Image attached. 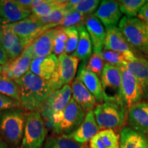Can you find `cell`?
Returning <instances> with one entry per match:
<instances>
[{
  "instance_id": "2e32d148",
  "label": "cell",
  "mask_w": 148,
  "mask_h": 148,
  "mask_svg": "<svg viewBox=\"0 0 148 148\" xmlns=\"http://www.w3.org/2000/svg\"><path fill=\"white\" fill-rule=\"evenodd\" d=\"M103 49L126 54L134 53V48L130 45L120 29L116 26L106 27Z\"/></svg>"
},
{
  "instance_id": "f6af8a7d",
  "label": "cell",
  "mask_w": 148,
  "mask_h": 148,
  "mask_svg": "<svg viewBox=\"0 0 148 148\" xmlns=\"http://www.w3.org/2000/svg\"><path fill=\"white\" fill-rule=\"evenodd\" d=\"M147 27H148V24L147 23Z\"/></svg>"
},
{
  "instance_id": "60d3db41",
  "label": "cell",
  "mask_w": 148,
  "mask_h": 148,
  "mask_svg": "<svg viewBox=\"0 0 148 148\" xmlns=\"http://www.w3.org/2000/svg\"><path fill=\"white\" fill-rule=\"evenodd\" d=\"M16 1L25 10L32 12L33 0H16Z\"/></svg>"
},
{
  "instance_id": "4316f807",
  "label": "cell",
  "mask_w": 148,
  "mask_h": 148,
  "mask_svg": "<svg viewBox=\"0 0 148 148\" xmlns=\"http://www.w3.org/2000/svg\"><path fill=\"white\" fill-rule=\"evenodd\" d=\"M77 28L79 32L78 44L76 50L72 55L84 62L88 60L92 54V44L85 25H79L77 26Z\"/></svg>"
},
{
  "instance_id": "4fadbf2b",
  "label": "cell",
  "mask_w": 148,
  "mask_h": 148,
  "mask_svg": "<svg viewBox=\"0 0 148 148\" xmlns=\"http://www.w3.org/2000/svg\"><path fill=\"white\" fill-rule=\"evenodd\" d=\"M99 127L96 121L94 111L92 110L86 112L82 123L75 131L62 136L79 143L84 144L90 141L99 132Z\"/></svg>"
},
{
  "instance_id": "f1b7e54d",
  "label": "cell",
  "mask_w": 148,
  "mask_h": 148,
  "mask_svg": "<svg viewBox=\"0 0 148 148\" xmlns=\"http://www.w3.org/2000/svg\"><path fill=\"white\" fill-rule=\"evenodd\" d=\"M99 54L104 62H107V64L116 66H125L129 62H136L138 58L135 56L134 53L126 54V53L105 50V49L101 51Z\"/></svg>"
},
{
  "instance_id": "7a4b0ae2",
  "label": "cell",
  "mask_w": 148,
  "mask_h": 148,
  "mask_svg": "<svg viewBox=\"0 0 148 148\" xmlns=\"http://www.w3.org/2000/svg\"><path fill=\"white\" fill-rule=\"evenodd\" d=\"M26 116L18 108L3 111L0 116V133L5 141L18 146L23 139Z\"/></svg>"
},
{
  "instance_id": "5bb4252c",
  "label": "cell",
  "mask_w": 148,
  "mask_h": 148,
  "mask_svg": "<svg viewBox=\"0 0 148 148\" xmlns=\"http://www.w3.org/2000/svg\"><path fill=\"white\" fill-rule=\"evenodd\" d=\"M0 44L7 53L8 61L17 58L27 48L6 25H0Z\"/></svg>"
},
{
  "instance_id": "1f68e13d",
  "label": "cell",
  "mask_w": 148,
  "mask_h": 148,
  "mask_svg": "<svg viewBox=\"0 0 148 148\" xmlns=\"http://www.w3.org/2000/svg\"><path fill=\"white\" fill-rule=\"evenodd\" d=\"M43 148H84V144L60 136L48 138Z\"/></svg>"
},
{
  "instance_id": "603a6c76",
  "label": "cell",
  "mask_w": 148,
  "mask_h": 148,
  "mask_svg": "<svg viewBox=\"0 0 148 148\" xmlns=\"http://www.w3.org/2000/svg\"><path fill=\"white\" fill-rule=\"evenodd\" d=\"M120 148H148V137L130 127L121 130L119 136Z\"/></svg>"
},
{
  "instance_id": "484cf974",
  "label": "cell",
  "mask_w": 148,
  "mask_h": 148,
  "mask_svg": "<svg viewBox=\"0 0 148 148\" xmlns=\"http://www.w3.org/2000/svg\"><path fill=\"white\" fill-rule=\"evenodd\" d=\"M125 66L138 79L143 90V99H148V60L138 58L136 62H129Z\"/></svg>"
},
{
  "instance_id": "83f0119b",
  "label": "cell",
  "mask_w": 148,
  "mask_h": 148,
  "mask_svg": "<svg viewBox=\"0 0 148 148\" xmlns=\"http://www.w3.org/2000/svg\"><path fill=\"white\" fill-rule=\"evenodd\" d=\"M90 148H119V136L113 130H103L90 140Z\"/></svg>"
},
{
  "instance_id": "ba28073f",
  "label": "cell",
  "mask_w": 148,
  "mask_h": 148,
  "mask_svg": "<svg viewBox=\"0 0 148 148\" xmlns=\"http://www.w3.org/2000/svg\"><path fill=\"white\" fill-rule=\"evenodd\" d=\"M100 80L102 86L103 101H115L122 103L121 71L119 66L105 64Z\"/></svg>"
},
{
  "instance_id": "e575fe53",
  "label": "cell",
  "mask_w": 148,
  "mask_h": 148,
  "mask_svg": "<svg viewBox=\"0 0 148 148\" xmlns=\"http://www.w3.org/2000/svg\"><path fill=\"white\" fill-rule=\"evenodd\" d=\"M86 17L87 16L84 14L79 13L75 11L71 10L58 23V26L63 27L79 26L84 23Z\"/></svg>"
},
{
  "instance_id": "d6a6232c",
  "label": "cell",
  "mask_w": 148,
  "mask_h": 148,
  "mask_svg": "<svg viewBox=\"0 0 148 148\" xmlns=\"http://www.w3.org/2000/svg\"><path fill=\"white\" fill-rule=\"evenodd\" d=\"M66 34V47L64 53L72 55L76 50L79 40V32L76 26L64 27Z\"/></svg>"
},
{
  "instance_id": "74e56055",
  "label": "cell",
  "mask_w": 148,
  "mask_h": 148,
  "mask_svg": "<svg viewBox=\"0 0 148 148\" xmlns=\"http://www.w3.org/2000/svg\"><path fill=\"white\" fill-rule=\"evenodd\" d=\"M70 11H71V9L66 8L62 9V10L56 11V12H53L52 14H49L48 16L38 18H39L40 21L42 22L43 23L47 24V25L53 24V25H56L57 26H58V23L63 19L64 16L69 13Z\"/></svg>"
},
{
  "instance_id": "3957f363",
  "label": "cell",
  "mask_w": 148,
  "mask_h": 148,
  "mask_svg": "<svg viewBox=\"0 0 148 148\" xmlns=\"http://www.w3.org/2000/svg\"><path fill=\"white\" fill-rule=\"evenodd\" d=\"M85 112L73 98L63 111L52 116L49 125L57 134L68 135L75 131L85 117Z\"/></svg>"
},
{
  "instance_id": "d4e9b609",
  "label": "cell",
  "mask_w": 148,
  "mask_h": 148,
  "mask_svg": "<svg viewBox=\"0 0 148 148\" xmlns=\"http://www.w3.org/2000/svg\"><path fill=\"white\" fill-rule=\"evenodd\" d=\"M81 69L77 77L95 97L98 104L103 103L102 86L99 77L95 73L85 70L84 67Z\"/></svg>"
},
{
  "instance_id": "5b68a950",
  "label": "cell",
  "mask_w": 148,
  "mask_h": 148,
  "mask_svg": "<svg viewBox=\"0 0 148 148\" xmlns=\"http://www.w3.org/2000/svg\"><path fill=\"white\" fill-rule=\"evenodd\" d=\"M99 129L113 130L123 125L127 110L123 104L115 101H104L93 109Z\"/></svg>"
},
{
  "instance_id": "d6986e66",
  "label": "cell",
  "mask_w": 148,
  "mask_h": 148,
  "mask_svg": "<svg viewBox=\"0 0 148 148\" xmlns=\"http://www.w3.org/2000/svg\"><path fill=\"white\" fill-rule=\"evenodd\" d=\"M94 15L106 27L116 26L122 13L117 1L103 0L101 1Z\"/></svg>"
},
{
  "instance_id": "cb8c5ba5",
  "label": "cell",
  "mask_w": 148,
  "mask_h": 148,
  "mask_svg": "<svg viewBox=\"0 0 148 148\" xmlns=\"http://www.w3.org/2000/svg\"><path fill=\"white\" fill-rule=\"evenodd\" d=\"M69 1L64 0H33L32 14L36 17H43L56 11L67 8Z\"/></svg>"
},
{
  "instance_id": "8d00e7d4",
  "label": "cell",
  "mask_w": 148,
  "mask_h": 148,
  "mask_svg": "<svg viewBox=\"0 0 148 148\" xmlns=\"http://www.w3.org/2000/svg\"><path fill=\"white\" fill-rule=\"evenodd\" d=\"M66 34L63 27H57L53 44V53L60 56L64 53L66 47Z\"/></svg>"
},
{
  "instance_id": "7402d4cb",
  "label": "cell",
  "mask_w": 148,
  "mask_h": 148,
  "mask_svg": "<svg viewBox=\"0 0 148 148\" xmlns=\"http://www.w3.org/2000/svg\"><path fill=\"white\" fill-rule=\"evenodd\" d=\"M57 27L48 29L33 41L29 47L32 50L34 58L47 56L53 52V39Z\"/></svg>"
},
{
  "instance_id": "ee69618b",
  "label": "cell",
  "mask_w": 148,
  "mask_h": 148,
  "mask_svg": "<svg viewBox=\"0 0 148 148\" xmlns=\"http://www.w3.org/2000/svg\"><path fill=\"white\" fill-rule=\"evenodd\" d=\"M2 71H3V66H0V75L2 74Z\"/></svg>"
},
{
  "instance_id": "b9f144b4",
  "label": "cell",
  "mask_w": 148,
  "mask_h": 148,
  "mask_svg": "<svg viewBox=\"0 0 148 148\" xmlns=\"http://www.w3.org/2000/svg\"><path fill=\"white\" fill-rule=\"evenodd\" d=\"M8 62V58L5 49L0 44V66L5 65Z\"/></svg>"
},
{
  "instance_id": "e0dca14e",
  "label": "cell",
  "mask_w": 148,
  "mask_h": 148,
  "mask_svg": "<svg viewBox=\"0 0 148 148\" xmlns=\"http://www.w3.org/2000/svg\"><path fill=\"white\" fill-rule=\"evenodd\" d=\"M127 123L134 130L148 134V101H140L127 110Z\"/></svg>"
},
{
  "instance_id": "f35d334b",
  "label": "cell",
  "mask_w": 148,
  "mask_h": 148,
  "mask_svg": "<svg viewBox=\"0 0 148 148\" xmlns=\"http://www.w3.org/2000/svg\"><path fill=\"white\" fill-rule=\"evenodd\" d=\"M21 106V103L12 98L0 93V112L11 109L18 108Z\"/></svg>"
},
{
  "instance_id": "8992f818",
  "label": "cell",
  "mask_w": 148,
  "mask_h": 148,
  "mask_svg": "<svg viewBox=\"0 0 148 148\" xmlns=\"http://www.w3.org/2000/svg\"><path fill=\"white\" fill-rule=\"evenodd\" d=\"M12 32L17 35L20 40L27 47L40 35L48 29L54 28L57 26L53 24L43 23L36 16L31 14L22 21L6 25Z\"/></svg>"
},
{
  "instance_id": "9c48e42d",
  "label": "cell",
  "mask_w": 148,
  "mask_h": 148,
  "mask_svg": "<svg viewBox=\"0 0 148 148\" xmlns=\"http://www.w3.org/2000/svg\"><path fill=\"white\" fill-rule=\"evenodd\" d=\"M57 71L49 81L52 91L60 89L65 85H70L75 79L79 60L73 55L62 53L59 56Z\"/></svg>"
},
{
  "instance_id": "836d02e7",
  "label": "cell",
  "mask_w": 148,
  "mask_h": 148,
  "mask_svg": "<svg viewBox=\"0 0 148 148\" xmlns=\"http://www.w3.org/2000/svg\"><path fill=\"white\" fill-rule=\"evenodd\" d=\"M100 1L98 0H79L78 3L70 8V9L71 10L75 11L88 16L91 15L97 10Z\"/></svg>"
},
{
  "instance_id": "ac0fdd59",
  "label": "cell",
  "mask_w": 148,
  "mask_h": 148,
  "mask_svg": "<svg viewBox=\"0 0 148 148\" xmlns=\"http://www.w3.org/2000/svg\"><path fill=\"white\" fill-rule=\"evenodd\" d=\"M58 58L54 53L33 59L29 71L42 79L49 81L57 71Z\"/></svg>"
},
{
  "instance_id": "277c9868",
  "label": "cell",
  "mask_w": 148,
  "mask_h": 148,
  "mask_svg": "<svg viewBox=\"0 0 148 148\" xmlns=\"http://www.w3.org/2000/svg\"><path fill=\"white\" fill-rule=\"evenodd\" d=\"M119 28L128 43L133 48L148 55V27L138 18L122 17Z\"/></svg>"
},
{
  "instance_id": "30bf717a",
  "label": "cell",
  "mask_w": 148,
  "mask_h": 148,
  "mask_svg": "<svg viewBox=\"0 0 148 148\" xmlns=\"http://www.w3.org/2000/svg\"><path fill=\"white\" fill-rule=\"evenodd\" d=\"M121 71V100L127 110L143 99V90L134 75L125 66H119Z\"/></svg>"
},
{
  "instance_id": "7bdbcfd3",
  "label": "cell",
  "mask_w": 148,
  "mask_h": 148,
  "mask_svg": "<svg viewBox=\"0 0 148 148\" xmlns=\"http://www.w3.org/2000/svg\"><path fill=\"white\" fill-rule=\"evenodd\" d=\"M0 148H8L6 142L3 140L1 137H0Z\"/></svg>"
},
{
  "instance_id": "ab89813d",
  "label": "cell",
  "mask_w": 148,
  "mask_h": 148,
  "mask_svg": "<svg viewBox=\"0 0 148 148\" xmlns=\"http://www.w3.org/2000/svg\"><path fill=\"white\" fill-rule=\"evenodd\" d=\"M137 18L148 24V1L140 10L137 15Z\"/></svg>"
},
{
  "instance_id": "f546056e",
  "label": "cell",
  "mask_w": 148,
  "mask_h": 148,
  "mask_svg": "<svg viewBox=\"0 0 148 148\" xmlns=\"http://www.w3.org/2000/svg\"><path fill=\"white\" fill-rule=\"evenodd\" d=\"M0 93L20 103L19 88L15 80L3 74L0 75Z\"/></svg>"
},
{
  "instance_id": "9a60e30c",
  "label": "cell",
  "mask_w": 148,
  "mask_h": 148,
  "mask_svg": "<svg viewBox=\"0 0 148 148\" xmlns=\"http://www.w3.org/2000/svg\"><path fill=\"white\" fill-rule=\"evenodd\" d=\"M32 14L25 10L16 0H0V24L8 25L22 21Z\"/></svg>"
},
{
  "instance_id": "44dd1931",
  "label": "cell",
  "mask_w": 148,
  "mask_h": 148,
  "mask_svg": "<svg viewBox=\"0 0 148 148\" xmlns=\"http://www.w3.org/2000/svg\"><path fill=\"white\" fill-rule=\"evenodd\" d=\"M72 98L85 112L93 110L97 105L95 97L84 84L76 77L71 84Z\"/></svg>"
},
{
  "instance_id": "6da1fadb",
  "label": "cell",
  "mask_w": 148,
  "mask_h": 148,
  "mask_svg": "<svg viewBox=\"0 0 148 148\" xmlns=\"http://www.w3.org/2000/svg\"><path fill=\"white\" fill-rule=\"evenodd\" d=\"M15 82L19 88L21 106L30 112L39 110L52 92L49 81L37 76L30 71Z\"/></svg>"
},
{
  "instance_id": "ffe728a7",
  "label": "cell",
  "mask_w": 148,
  "mask_h": 148,
  "mask_svg": "<svg viewBox=\"0 0 148 148\" xmlns=\"http://www.w3.org/2000/svg\"><path fill=\"white\" fill-rule=\"evenodd\" d=\"M84 25L91 40L93 52L100 53L103 48L106 29H104L101 22L94 14L86 17Z\"/></svg>"
},
{
  "instance_id": "7c38bea8",
  "label": "cell",
  "mask_w": 148,
  "mask_h": 148,
  "mask_svg": "<svg viewBox=\"0 0 148 148\" xmlns=\"http://www.w3.org/2000/svg\"><path fill=\"white\" fill-rule=\"evenodd\" d=\"M33 59L32 50L28 46L19 56L3 66L2 74L14 80L21 78L29 71Z\"/></svg>"
},
{
  "instance_id": "d590c367",
  "label": "cell",
  "mask_w": 148,
  "mask_h": 148,
  "mask_svg": "<svg viewBox=\"0 0 148 148\" xmlns=\"http://www.w3.org/2000/svg\"><path fill=\"white\" fill-rule=\"evenodd\" d=\"M104 65V60L101 58L100 54L93 53L88 59L87 64L84 68L86 71L92 72L98 77H100Z\"/></svg>"
},
{
  "instance_id": "52a82bcc",
  "label": "cell",
  "mask_w": 148,
  "mask_h": 148,
  "mask_svg": "<svg viewBox=\"0 0 148 148\" xmlns=\"http://www.w3.org/2000/svg\"><path fill=\"white\" fill-rule=\"evenodd\" d=\"M47 129L39 111H32L27 114L22 139V147L40 148L45 141Z\"/></svg>"
},
{
  "instance_id": "4dcf8cb0",
  "label": "cell",
  "mask_w": 148,
  "mask_h": 148,
  "mask_svg": "<svg viewBox=\"0 0 148 148\" xmlns=\"http://www.w3.org/2000/svg\"><path fill=\"white\" fill-rule=\"evenodd\" d=\"M147 2L146 0H121L117 1L121 13L125 14L129 18H135Z\"/></svg>"
},
{
  "instance_id": "8fae6325",
  "label": "cell",
  "mask_w": 148,
  "mask_h": 148,
  "mask_svg": "<svg viewBox=\"0 0 148 148\" xmlns=\"http://www.w3.org/2000/svg\"><path fill=\"white\" fill-rule=\"evenodd\" d=\"M71 98V85H65L60 89L51 92L38 110L42 119L49 123L53 115L60 113L66 108Z\"/></svg>"
}]
</instances>
